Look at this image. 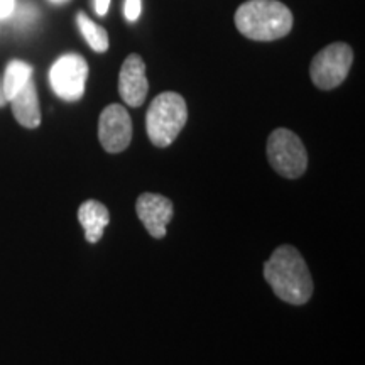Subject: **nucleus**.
<instances>
[{"mask_svg": "<svg viewBox=\"0 0 365 365\" xmlns=\"http://www.w3.org/2000/svg\"><path fill=\"white\" fill-rule=\"evenodd\" d=\"M98 140L110 154H118L129 148L132 140V120L125 107L112 103L103 108L98 118Z\"/></svg>", "mask_w": 365, "mask_h": 365, "instance_id": "nucleus-7", "label": "nucleus"}, {"mask_svg": "<svg viewBox=\"0 0 365 365\" xmlns=\"http://www.w3.org/2000/svg\"><path fill=\"white\" fill-rule=\"evenodd\" d=\"M16 9V0H0V19H7Z\"/></svg>", "mask_w": 365, "mask_h": 365, "instance_id": "nucleus-16", "label": "nucleus"}, {"mask_svg": "<svg viewBox=\"0 0 365 365\" xmlns=\"http://www.w3.org/2000/svg\"><path fill=\"white\" fill-rule=\"evenodd\" d=\"M76 22H78V27H80L81 34L85 36L86 43H88V46L93 49L95 53L107 51L110 41H108V34L103 27L95 24V22L81 11L78 12V16H76Z\"/></svg>", "mask_w": 365, "mask_h": 365, "instance_id": "nucleus-13", "label": "nucleus"}, {"mask_svg": "<svg viewBox=\"0 0 365 365\" xmlns=\"http://www.w3.org/2000/svg\"><path fill=\"white\" fill-rule=\"evenodd\" d=\"M108 7H110V0H95V11L98 16H107Z\"/></svg>", "mask_w": 365, "mask_h": 365, "instance_id": "nucleus-17", "label": "nucleus"}, {"mask_svg": "<svg viewBox=\"0 0 365 365\" xmlns=\"http://www.w3.org/2000/svg\"><path fill=\"white\" fill-rule=\"evenodd\" d=\"M149 91L145 63L139 54H129L118 75V93L129 107H140Z\"/></svg>", "mask_w": 365, "mask_h": 365, "instance_id": "nucleus-8", "label": "nucleus"}, {"mask_svg": "<svg viewBox=\"0 0 365 365\" xmlns=\"http://www.w3.org/2000/svg\"><path fill=\"white\" fill-rule=\"evenodd\" d=\"M86 78H88V63L76 53L65 54L56 59L49 70V83L54 93L66 102H76L83 97Z\"/></svg>", "mask_w": 365, "mask_h": 365, "instance_id": "nucleus-6", "label": "nucleus"}, {"mask_svg": "<svg viewBox=\"0 0 365 365\" xmlns=\"http://www.w3.org/2000/svg\"><path fill=\"white\" fill-rule=\"evenodd\" d=\"M12 105V113L16 120L19 122L26 129H36L41 124V108H39V98L38 90L33 78H31L24 85V88L17 91L14 97L9 100Z\"/></svg>", "mask_w": 365, "mask_h": 365, "instance_id": "nucleus-10", "label": "nucleus"}, {"mask_svg": "<svg viewBox=\"0 0 365 365\" xmlns=\"http://www.w3.org/2000/svg\"><path fill=\"white\" fill-rule=\"evenodd\" d=\"M235 27L252 41H276L293 29V14L279 0H247L235 11Z\"/></svg>", "mask_w": 365, "mask_h": 365, "instance_id": "nucleus-2", "label": "nucleus"}, {"mask_svg": "<svg viewBox=\"0 0 365 365\" xmlns=\"http://www.w3.org/2000/svg\"><path fill=\"white\" fill-rule=\"evenodd\" d=\"M137 217L154 239L166 235V225L173 218V203L166 196L158 193H143L135 203Z\"/></svg>", "mask_w": 365, "mask_h": 365, "instance_id": "nucleus-9", "label": "nucleus"}, {"mask_svg": "<svg viewBox=\"0 0 365 365\" xmlns=\"http://www.w3.org/2000/svg\"><path fill=\"white\" fill-rule=\"evenodd\" d=\"M33 78V66L29 63L21 61V59H14L6 68V73H4V95H6V100L9 102L17 91L24 88V85Z\"/></svg>", "mask_w": 365, "mask_h": 365, "instance_id": "nucleus-12", "label": "nucleus"}, {"mask_svg": "<svg viewBox=\"0 0 365 365\" xmlns=\"http://www.w3.org/2000/svg\"><path fill=\"white\" fill-rule=\"evenodd\" d=\"M78 220L85 230V239L90 244H97L102 239L103 228L110 222V213L103 203L88 200L78 210Z\"/></svg>", "mask_w": 365, "mask_h": 365, "instance_id": "nucleus-11", "label": "nucleus"}, {"mask_svg": "<svg viewBox=\"0 0 365 365\" xmlns=\"http://www.w3.org/2000/svg\"><path fill=\"white\" fill-rule=\"evenodd\" d=\"M140 7H143L140 0H125V19L130 22H135L139 19Z\"/></svg>", "mask_w": 365, "mask_h": 365, "instance_id": "nucleus-14", "label": "nucleus"}, {"mask_svg": "<svg viewBox=\"0 0 365 365\" xmlns=\"http://www.w3.org/2000/svg\"><path fill=\"white\" fill-rule=\"evenodd\" d=\"M264 277L274 294L289 304L308 303L313 294V279L303 255L293 245H281L274 250L264 266Z\"/></svg>", "mask_w": 365, "mask_h": 365, "instance_id": "nucleus-1", "label": "nucleus"}, {"mask_svg": "<svg viewBox=\"0 0 365 365\" xmlns=\"http://www.w3.org/2000/svg\"><path fill=\"white\" fill-rule=\"evenodd\" d=\"M7 103L6 100V95H4V86H2V80H0V107H4V105Z\"/></svg>", "mask_w": 365, "mask_h": 365, "instance_id": "nucleus-18", "label": "nucleus"}, {"mask_svg": "<svg viewBox=\"0 0 365 365\" xmlns=\"http://www.w3.org/2000/svg\"><path fill=\"white\" fill-rule=\"evenodd\" d=\"M354 63V49L345 43H333L313 58L309 75L319 90H333L344 83Z\"/></svg>", "mask_w": 365, "mask_h": 365, "instance_id": "nucleus-5", "label": "nucleus"}, {"mask_svg": "<svg viewBox=\"0 0 365 365\" xmlns=\"http://www.w3.org/2000/svg\"><path fill=\"white\" fill-rule=\"evenodd\" d=\"M34 14H36V9L33 6H27V4H26V6H21V7L14 9L12 16L16 17V21L22 22V19H27V21L33 19Z\"/></svg>", "mask_w": 365, "mask_h": 365, "instance_id": "nucleus-15", "label": "nucleus"}, {"mask_svg": "<svg viewBox=\"0 0 365 365\" xmlns=\"http://www.w3.org/2000/svg\"><path fill=\"white\" fill-rule=\"evenodd\" d=\"M188 120L185 98L176 91H164L149 105L145 113V129L150 143L158 148H168L175 143Z\"/></svg>", "mask_w": 365, "mask_h": 365, "instance_id": "nucleus-3", "label": "nucleus"}, {"mask_svg": "<svg viewBox=\"0 0 365 365\" xmlns=\"http://www.w3.org/2000/svg\"><path fill=\"white\" fill-rule=\"evenodd\" d=\"M49 2H53V4H68V2H70V0H49Z\"/></svg>", "mask_w": 365, "mask_h": 365, "instance_id": "nucleus-19", "label": "nucleus"}, {"mask_svg": "<svg viewBox=\"0 0 365 365\" xmlns=\"http://www.w3.org/2000/svg\"><path fill=\"white\" fill-rule=\"evenodd\" d=\"M267 159L272 170L287 180H298L308 168V153L294 132L276 129L267 139Z\"/></svg>", "mask_w": 365, "mask_h": 365, "instance_id": "nucleus-4", "label": "nucleus"}]
</instances>
